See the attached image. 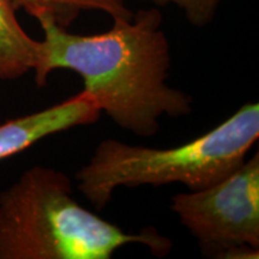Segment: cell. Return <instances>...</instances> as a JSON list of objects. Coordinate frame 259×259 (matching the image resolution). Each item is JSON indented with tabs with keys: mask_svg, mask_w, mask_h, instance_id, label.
<instances>
[{
	"mask_svg": "<svg viewBox=\"0 0 259 259\" xmlns=\"http://www.w3.org/2000/svg\"><path fill=\"white\" fill-rule=\"evenodd\" d=\"M40 54L41 41L21 27L10 0H0V79H17L34 71Z\"/></svg>",
	"mask_w": 259,
	"mask_h": 259,
	"instance_id": "8992f818",
	"label": "cell"
},
{
	"mask_svg": "<svg viewBox=\"0 0 259 259\" xmlns=\"http://www.w3.org/2000/svg\"><path fill=\"white\" fill-rule=\"evenodd\" d=\"M44 30L35 82L47 84L54 70H71L83 79L84 95L126 131L150 137L163 115L192 112V97L167 85L171 57L162 15L144 9L132 19H113L108 31L71 34L46 16L36 18Z\"/></svg>",
	"mask_w": 259,
	"mask_h": 259,
	"instance_id": "6da1fadb",
	"label": "cell"
},
{
	"mask_svg": "<svg viewBox=\"0 0 259 259\" xmlns=\"http://www.w3.org/2000/svg\"><path fill=\"white\" fill-rule=\"evenodd\" d=\"M170 208L216 259L259 257V154L215 185L171 197Z\"/></svg>",
	"mask_w": 259,
	"mask_h": 259,
	"instance_id": "277c9868",
	"label": "cell"
},
{
	"mask_svg": "<svg viewBox=\"0 0 259 259\" xmlns=\"http://www.w3.org/2000/svg\"><path fill=\"white\" fill-rule=\"evenodd\" d=\"M101 113L88 96L79 92L58 105L11 119L0 125V160L21 153L48 136L94 124Z\"/></svg>",
	"mask_w": 259,
	"mask_h": 259,
	"instance_id": "5b68a950",
	"label": "cell"
},
{
	"mask_svg": "<svg viewBox=\"0 0 259 259\" xmlns=\"http://www.w3.org/2000/svg\"><path fill=\"white\" fill-rule=\"evenodd\" d=\"M259 137V105L246 103L211 131L176 148L156 149L105 139L76 173L79 192L97 210L119 187L181 183L190 191L215 185L246 161Z\"/></svg>",
	"mask_w": 259,
	"mask_h": 259,
	"instance_id": "3957f363",
	"label": "cell"
},
{
	"mask_svg": "<svg viewBox=\"0 0 259 259\" xmlns=\"http://www.w3.org/2000/svg\"><path fill=\"white\" fill-rule=\"evenodd\" d=\"M130 244L156 257L173 246L153 227L126 233L83 208L70 178L54 168H29L0 193V259H111Z\"/></svg>",
	"mask_w": 259,
	"mask_h": 259,
	"instance_id": "7a4b0ae2",
	"label": "cell"
},
{
	"mask_svg": "<svg viewBox=\"0 0 259 259\" xmlns=\"http://www.w3.org/2000/svg\"><path fill=\"white\" fill-rule=\"evenodd\" d=\"M141 2H149L156 6L176 5L183 10L191 24L200 28L211 23L221 0H141Z\"/></svg>",
	"mask_w": 259,
	"mask_h": 259,
	"instance_id": "ba28073f",
	"label": "cell"
},
{
	"mask_svg": "<svg viewBox=\"0 0 259 259\" xmlns=\"http://www.w3.org/2000/svg\"><path fill=\"white\" fill-rule=\"evenodd\" d=\"M16 11L23 9L28 15L38 18L46 16L60 27L67 29L83 11H102L113 19H132L134 12L125 0H10Z\"/></svg>",
	"mask_w": 259,
	"mask_h": 259,
	"instance_id": "52a82bcc",
	"label": "cell"
}]
</instances>
